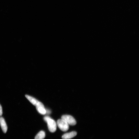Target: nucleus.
Instances as JSON below:
<instances>
[{"instance_id":"39448f33","label":"nucleus","mask_w":139,"mask_h":139,"mask_svg":"<svg viewBox=\"0 0 139 139\" xmlns=\"http://www.w3.org/2000/svg\"><path fill=\"white\" fill-rule=\"evenodd\" d=\"M0 125L4 133H6L7 127L4 119L2 117H0Z\"/></svg>"},{"instance_id":"0eeeda50","label":"nucleus","mask_w":139,"mask_h":139,"mask_svg":"<svg viewBox=\"0 0 139 139\" xmlns=\"http://www.w3.org/2000/svg\"><path fill=\"white\" fill-rule=\"evenodd\" d=\"M26 97L29 101V102L33 105L35 106H36L39 101L32 96L28 95H25Z\"/></svg>"},{"instance_id":"f03ea898","label":"nucleus","mask_w":139,"mask_h":139,"mask_svg":"<svg viewBox=\"0 0 139 139\" xmlns=\"http://www.w3.org/2000/svg\"><path fill=\"white\" fill-rule=\"evenodd\" d=\"M57 125L60 129L63 132H66L69 129V125L64 120L61 119L58 120Z\"/></svg>"},{"instance_id":"7ed1b4c3","label":"nucleus","mask_w":139,"mask_h":139,"mask_svg":"<svg viewBox=\"0 0 139 139\" xmlns=\"http://www.w3.org/2000/svg\"><path fill=\"white\" fill-rule=\"evenodd\" d=\"M61 119L66 122L69 125H75L76 124V121L72 116L69 115H64L61 117Z\"/></svg>"},{"instance_id":"1a4fd4ad","label":"nucleus","mask_w":139,"mask_h":139,"mask_svg":"<svg viewBox=\"0 0 139 139\" xmlns=\"http://www.w3.org/2000/svg\"><path fill=\"white\" fill-rule=\"evenodd\" d=\"M3 111H2V106L0 104V116H1L2 114Z\"/></svg>"},{"instance_id":"f257e3e1","label":"nucleus","mask_w":139,"mask_h":139,"mask_svg":"<svg viewBox=\"0 0 139 139\" xmlns=\"http://www.w3.org/2000/svg\"><path fill=\"white\" fill-rule=\"evenodd\" d=\"M44 120L47 123L49 131L51 132H54L56 130L57 124L56 121L49 116H46L44 118Z\"/></svg>"},{"instance_id":"6e6552de","label":"nucleus","mask_w":139,"mask_h":139,"mask_svg":"<svg viewBox=\"0 0 139 139\" xmlns=\"http://www.w3.org/2000/svg\"><path fill=\"white\" fill-rule=\"evenodd\" d=\"M45 136V134L43 131H41L36 135L35 139H44Z\"/></svg>"},{"instance_id":"20e7f679","label":"nucleus","mask_w":139,"mask_h":139,"mask_svg":"<svg viewBox=\"0 0 139 139\" xmlns=\"http://www.w3.org/2000/svg\"><path fill=\"white\" fill-rule=\"evenodd\" d=\"M36 106L37 110L42 115H45L46 113V111L42 103L39 102Z\"/></svg>"},{"instance_id":"423d86ee","label":"nucleus","mask_w":139,"mask_h":139,"mask_svg":"<svg viewBox=\"0 0 139 139\" xmlns=\"http://www.w3.org/2000/svg\"><path fill=\"white\" fill-rule=\"evenodd\" d=\"M77 134V132L75 131H72L65 134L62 137V138L63 139H70L76 136Z\"/></svg>"}]
</instances>
